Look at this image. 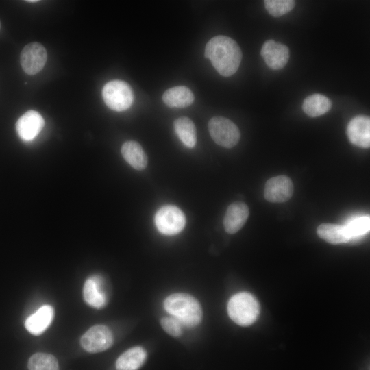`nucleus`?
Listing matches in <instances>:
<instances>
[{
	"label": "nucleus",
	"mask_w": 370,
	"mask_h": 370,
	"mask_svg": "<svg viewBox=\"0 0 370 370\" xmlns=\"http://www.w3.org/2000/svg\"><path fill=\"white\" fill-rule=\"evenodd\" d=\"M147 352L140 346L132 347L116 360V370H138L145 362Z\"/></svg>",
	"instance_id": "17"
},
{
	"label": "nucleus",
	"mask_w": 370,
	"mask_h": 370,
	"mask_svg": "<svg viewBox=\"0 0 370 370\" xmlns=\"http://www.w3.org/2000/svg\"><path fill=\"white\" fill-rule=\"evenodd\" d=\"M260 53L267 65L273 70L284 68L290 58L288 48L273 40H267L263 44Z\"/></svg>",
	"instance_id": "11"
},
{
	"label": "nucleus",
	"mask_w": 370,
	"mask_h": 370,
	"mask_svg": "<svg viewBox=\"0 0 370 370\" xmlns=\"http://www.w3.org/2000/svg\"><path fill=\"white\" fill-rule=\"evenodd\" d=\"M194 95L186 86H177L166 90L163 95L164 103L171 108H185L194 101Z\"/></svg>",
	"instance_id": "16"
},
{
	"label": "nucleus",
	"mask_w": 370,
	"mask_h": 370,
	"mask_svg": "<svg viewBox=\"0 0 370 370\" xmlns=\"http://www.w3.org/2000/svg\"><path fill=\"white\" fill-rule=\"evenodd\" d=\"M347 137L353 145L369 148L370 146V119L364 115L354 117L347 127Z\"/></svg>",
	"instance_id": "12"
},
{
	"label": "nucleus",
	"mask_w": 370,
	"mask_h": 370,
	"mask_svg": "<svg viewBox=\"0 0 370 370\" xmlns=\"http://www.w3.org/2000/svg\"><path fill=\"white\" fill-rule=\"evenodd\" d=\"M293 0H265L264 5L267 12L273 16L279 17L289 12L294 8Z\"/></svg>",
	"instance_id": "24"
},
{
	"label": "nucleus",
	"mask_w": 370,
	"mask_h": 370,
	"mask_svg": "<svg viewBox=\"0 0 370 370\" xmlns=\"http://www.w3.org/2000/svg\"><path fill=\"white\" fill-rule=\"evenodd\" d=\"M249 217L248 206L243 202H234L227 208L223 219L225 230L229 234L237 232L245 225Z\"/></svg>",
	"instance_id": "14"
},
{
	"label": "nucleus",
	"mask_w": 370,
	"mask_h": 370,
	"mask_svg": "<svg viewBox=\"0 0 370 370\" xmlns=\"http://www.w3.org/2000/svg\"><path fill=\"white\" fill-rule=\"evenodd\" d=\"M47 60V53L45 47L38 42L25 45L20 54V62L23 70L28 75L39 73Z\"/></svg>",
	"instance_id": "8"
},
{
	"label": "nucleus",
	"mask_w": 370,
	"mask_h": 370,
	"mask_svg": "<svg viewBox=\"0 0 370 370\" xmlns=\"http://www.w3.org/2000/svg\"><path fill=\"white\" fill-rule=\"evenodd\" d=\"M160 324L163 330L173 337H178L182 334V325L174 317H163Z\"/></svg>",
	"instance_id": "25"
},
{
	"label": "nucleus",
	"mask_w": 370,
	"mask_h": 370,
	"mask_svg": "<svg viewBox=\"0 0 370 370\" xmlns=\"http://www.w3.org/2000/svg\"><path fill=\"white\" fill-rule=\"evenodd\" d=\"M121 154L126 162L136 170H143L147 165V157L141 145L129 140L121 147Z\"/></svg>",
	"instance_id": "18"
},
{
	"label": "nucleus",
	"mask_w": 370,
	"mask_h": 370,
	"mask_svg": "<svg viewBox=\"0 0 370 370\" xmlns=\"http://www.w3.org/2000/svg\"><path fill=\"white\" fill-rule=\"evenodd\" d=\"M0 29H1V21H0Z\"/></svg>",
	"instance_id": "27"
},
{
	"label": "nucleus",
	"mask_w": 370,
	"mask_h": 370,
	"mask_svg": "<svg viewBox=\"0 0 370 370\" xmlns=\"http://www.w3.org/2000/svg\"><path fill=\"white\" fill-rule=\"evenodd\" d=\"M351 241H356L369 232V216L358 217L351 219L345 225Z\"/></svg>",
	"instance_id": "23"
},
{
	"label": "nucleus",
	"mask_w": 370,
	"mask_h": 370,
	"mask_svg": "<svg viewBox=\"0 0 370 370\" xmlns=\"http://www.w3.org/2000/svg\"><path fill=\"white\" fill-rule=\"evenodd\" d=\"M293 190L292 180L286 175H278L267 181L264 196L269 202L282 203L292 197Z\"/></svg>",
	"instance_id": "9"
},
{
	"label": "nucleus",
	"mask_w": 370,
	"mask_h": 370,
	"mask_svg": "<svg viewBox=\"0 0 370 370\" xmlns=\"http://www.w3.org/2000/svg\"><path fill=\"white\" fill-rule=\"evenodd\" d=\"M83 296L90 306L101 309L107 304V296L103 289V278L98 275L88 278L84 285Z\"/></svg>",
	"instance_id": "13"
},
{
	"label": "nucleus",
	"mask_w": 370,
	"mask_h": 370,
	"mask_svg": "<svg viewBox=\"0 0 370 370\" xmlns=\"http://www.w3.org/2000/svg\"><path fill=\"white\" fill-rule=\"evenodd\" d=\"M317 233L321 238L330 244L350 242V236L345 225L323 223L317 227Z\"/></svg>",
	"instance_id": "19"
},
{
	"label": "nucleus",
	"mask_w": 370,
	"mask_h": 370,
	"mask_svg": "<svg viewBox=\"0 0 370 370\" xmlns=\"http://www.w3.org/2000/svg\"><path fill=\"white\" fill-rule=\"evenodd\" d=\"M204 55L217 71L224 77L234 74L242 59V52L237 42L221 35L212 38L207 42Z\"/></svg>",
	"instance_id": "1"
},
{
	"label": "nucleus",
	"mask_w": 370,
	"mask_h": 370,
	"mask_svg": "<svg viewBox=\"0 0 370 370\" xmlns=\"http://www.w3.org/2000/svg\"><path fill=\"white\" fill-rule=\"evenodd\" d=\"M260 304L251 294L241 292L234 295L229 300L227 312L230 318L241 326H249L258 318Z\"/></svg>",
	"instance_id": "3"
},
{
	"label": "nucleus",
	"mask_w": 370,
	"mask_h": 370,
	"mask_svg": "<svg viewBox=\"0 0 370 370\" xmlns=\"http://www.w3.org/2000/svg\"><path fill=\"white\" fill-rule=\"evenodd\" d=\"M53 309L49 305H45L27 318L25 326L34 335H40L50 325L53 318Z\"/></svg>",
	"instance_id": "15"
},
{
	"label": "nucleus",
	"mask_w": 370,
	"mask_h": 370,
	"mask_svg": "<svg viewBox=\"0 0 370 370\" xmlns=\"http://www.w3.org/2000/svg\"><path fill=\"white\" fill-rule=\"evenodd\" d=\"M82 348L90 353H98L110 348L113 343V334L104 325L91 327L80 340Z\"/></svg>",
	"instance_id": "7"
},
{
	"label": "nucleus",
	"mask_w": 370,
	"mask_h": 370,
	"mask_svg": "<svg viewBox=\"0 0 370 370\" xmlns=\"http://www.w3.org/2000/svg\"><path fill=\"white\" fill-rule=\"evenodd\" d=\"M102 97L106 106L114 111L121 112L129 108L134 100L130 86L121 80H112L104 85Z\"/></svg>",
	"instance_id": "4"
},
{
	"label": "nucleus",
	"mask_w": 370,
	"mask_h": 370,
	"mask_svg": "<svg viewBox=\"0 0 370 370\" xmlns=\"http://www.w3.org/2000/svg\"><path fill=\"white\" fill-rule=\"evenodd\" d=\"M155 223L158 230L166 235L180 232L186 225V217L177 206L166 205L161 207L156 214Z\"/></svg>",
	"instance_id": "6"
},
{
	"label": "nucleus",
	"mask_w": 370,
	"mask_h": 370,
	"mask_svg": "<svg viewBox=\"0 0 370 370\" xmlns=\"http://www.w3.org/2000/svg\"><path fill=\"white\" fill-rule=\"evenodd\" d=\"M27 1V2H29V3H36V2H37L38 1H37V0H33V1L29 0V1Z\"/></svg>",
	"instance_id": "26"
},
{
	"label": "nucleus",
	"mask_w": 370,
	"mask_h": 370,
	"mask_svg": "<svg viewBox=\"0 0 370 370\" xmlns=\"http://www.w3.org/2000/svg\"><path fill=\"white\" fill-rule=\"evenodd\" d=\"M208 130L212 140L225 148L235 146L241 138L239 129L236 124L223 116L212 117L208 122Z\"/></svg>",
	"instance_id": "5"
},
{
	"label": "nucleus",
	"mask_w": 370,
	"mask_h": 370,
	"mask_svg": "<svg viewBox=\"0 0 370 370\" xmlns=\"http://www.w3.org/2000/svg\"><path fill=\"white\" fill-rule=\"evenodd\" d=\"M166 311L188 328L197 325L202 319V310L199 301L186 293H175L164 301Z\"/></svg>",
	"instance_id": "2"
},
{
	"label": "nucleus",
	"mask_w": 370,
	"mask_h": 370,
	"mask_svg": "<svg viewBox=\"0 0 370 370\" xmlns=\"http://www.w3.org/2000/svg\"><path fill=\"white\" fill-rule=\"evenodd\" d=\"M332 107L331 100L325 95L313 94L303 101L302 109L310 117H317L328 112Z\"/></svg>",
	"instance_id": "20"
},
{
	"label": "nucleus",
	"mask_w": 370,
	"mask_h": 370,
	"mask_svg": "<svg viewBox=\"0 0 370 370\" xmlns=\"http://www.w3.org/2000/svg\"><path fill=\"white\" fill-rule=\"evenodd\" d=\"M44 125L45 121L39 112L29 110L17 120L16 130L23 140L31 141L40 134Z\"/></svg>",
	"instance_id": "10"
},
{
	"label": "nucleus",
	"mask_w": 370,
	"mask_h": 370,
	"mask_svg": "<svg viewBox=\"0 0 370 370\" xmlns=\"http://www.w3.org/2000/svg\"><path fill=\"white\" fill-rule=\"evenodd\" d=\"M29 370H59L58 362L55 356L46 353L33 354L28 361Z\"/></svg>",
	"instance_id": "22"
},
{
	"label": "nucleus",
	"mask_w": 370,
	"mask_h": 370,
	"mask_svg": "<svg viewBox=\"0 0 370 370\" xmlns=\"http://www.w3.org/2000/svg\"><path fill=\"white\" fill-rule=\"evenodd\" d=\"M174 130L183 144L193 148L197 143V132L194 123L188 117L177 118L173 123Z\"/></svg>",
	"instance_id": "21"
}]
</instances>
